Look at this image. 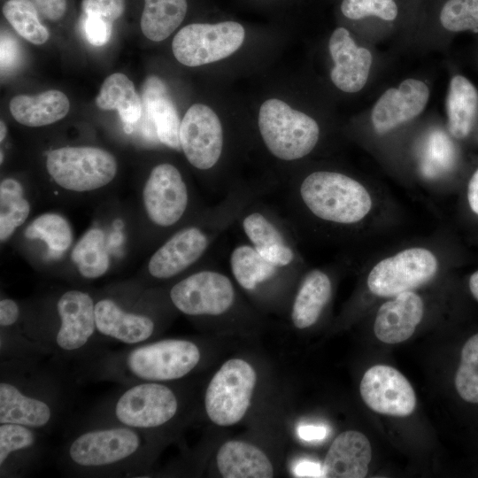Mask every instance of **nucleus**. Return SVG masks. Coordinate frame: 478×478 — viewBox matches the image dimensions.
Masks as SVG:
<instances>
[{"label":"nucleus","mask_w":478,"mask_h":478,"mask_svg":"<svg viewBox=\"0 0 478 478\" xmlns=\"http://www.w3.org/2000/svg\"><path fill=\"white\" fill-rule=\"evenodd\" d=\"M287 208L319 221L347 226L361 221L371 211L367 189L340 172L316 170L285 188Z\"/></svg>","instance_id":"1"},{"label":"nucleus","mask_w":478,"mask_h":478,"mask_svg":"<svg viewBox=\"0 0 478 478\" xmlns=\"http://www.w3.org/2000/svg\"><path fill=\"white\" fill-rule=\"evenodd\" d=\"M258 127L267 151L283 162L305 158L320 139V127L314 119L277 98L261 104Z\"/></svg>","instance_id":"2"},{"label":"nucleus","mask_w":478,"mask_h":478,"mask_svg":"<svg viewBox=\"0 0 478 478\" xmlns=\"http://www.w3.org/2000/svg\"><path fill=\"white\" fill-rule=\"evenodd\" d=\"M235 224L245 242L264 259L285 269L298 270L301 258L289 221L261 201L260 197L244 207Z\"/></svg>","instance_id":"3"},{"label":"nucleus","mask_w":478,"mask_h":478,"mask_svg":"<svg viewBox=\"0 0 478 478\" xmlns=\"http://www.w3.org/2000/svg\"><path fill=\"white\" fill-rule=\"evenodd\" d=\"M257 380L248 361L234 358L223 363L206 388L204 408L209 420L220 427L238 423L251 405Z\"/></svg>","instance_id":"4"},{"label":"nucleus","mask_w":478,"mask_h":478,"mask_svg":"<svg viewBox=\"0 0 478 478\" xmlns=\"http://www.w3.org/2000/svg\"><path fill=\"white\" fill-rule=\"evenodd\" d=\"M233 277L212 268L185 276L169 291L173 305L192 317L220 318L233 312L238 294Z\"/></svg>","instance_id":"5"},{"label":"nucleus","mask_w":478,"mask_h":478,"mask_svg":"<svg viewBox=\"0 0 478 478\" xmlns=\"http://www.w3.org/2000/svg\"><path fill=\"white\" fill-rule=\"evenodd\" d=\"M46 168L58 186L84 192L109 184L116 175L117 162L100 148L61 147L48 153Z\"/></svg>","instance_id":"6"},{"label":"nucleus","mask_w":478,"mask_h":478,"mask_svg":"<svg viewBox=\"0 0 478 478\" xmlns=\"http://www.w3.org/2000/svg\"><path fill=\"white\" fill-rule=\"evenodd\" d=\"M245 38L243 27L235 21L216 24L193 23L183 27L173 37L175 58L187 66H199L232 55Z\"/></svg>","instance_id":"7"},{"label":"nucleus","mask_w":478,"mask_h":478,"mask_svg":"<svg viewBox=\"0 0 478 478\" xmlns=\"http://www.w3.org/2000/svg\"><path fill=\"white\" fill-rule=\"evenodd\" d=\"M196 343L184 339H165L133 349L126 365L135 377L147 382H167L189 374L199 363Z\"/></svg>","instance_id":"8"},{"label":"nucleus","mask_w":478,"mask_h":478,"mask_svg":"<svg viewBox=\"0 0 478 478\" xmlns=\"http://www.w3.org/2000/svg\"><path fill=\"white\" fill-rule=\"evenodd\" d=\"M143 203L149 220L159 229L180 224L189 213L191 194L179 168L167 162L155 166L144 183Z\"/></svg>","instance_id":"9"},{"label":"nucleus","mask_w":478,"mask_h":478,"mask_svg":"<svg viewBox=\"0 0 478 478\" xmlns=\"http://www.w3.org/2000/svg\"><path fill=\"white\" fill-rule=\"evenodd\" d=\"M438 261L426 248L405 249L378 262L367 276L369 290L379 297H394L430 281Z\"/></svg>","instance_id":"10"},{"label":"nucleus","mask_w":478,"mask_h":478,"mask_svg":"<svg viewBox=\"0 0 478 478\" xmlns=\"http://www.w3.org/2000/svg\"><path fill=\"white\" fill-rule=\"evenodd\" d=\"M180 143L194 168L204 173L217 169L224 155L225 135L216 112L206 104H192L181 121Z\"/></svg>","instance_id":"11"},{"label":"nucleus","mask_w":478,"mask_h":478,"mask_svg":"<svg viewBox=\"0 0 478 478\" xmlns=\"http://www.w3.org/2000/svg\"><path fill=\"white\" fill-rule=\"evenodd\" d=\"M178 399L174 392L158 382L135 384L118 398L114 413L123 426L149 429L163 426L177 413Z\"/></svg>","instance_id":"12"},{"label":"nucleus","mask_w":478,"mask_h":478,"mask_svg":"<svg viewBox=\"0 0 478 478\" xmlns=\"http://www.w3.org/2000/svg\"><path fill=\"white\" fill-rule=\"evenodd\" d=\"M141 445L142 438L135 428L113 427L81 434L71 443L68 455L79 466L103 467L131 458Z\"/></svg>","instance_id":"13"},{"label":"nucleus","mask_w":478,"mask_h":478,"mask_svg":"<svg viewBox=\"0 0 478 478\" xmlns=\"http://www.w3.org/2000/svg\"><path fill=\"white\" fill-rule=\"evenodd\" d=\"M365 404L375 412L405 417L416 406V395L409 381L396 368L375 365L367 369L359 384Z\"/></svg>","instance_id":"14"},{"label":"nucleus","mask_w":478,"mask_h":478,"mask_svg":"<svg viewBox=\"0 0 478 478\" xmlns=\"http://www.w3.org/2000/svg\"><path fill=\"white\" fill-rule=\"evenodd\" d=\"M231 275L235 283L245 292L270 298L297 271L277 266L264 259L247 242L235 244L228 257Z\"/></svg>","instance_id":"15"},{"label":"nucleus","mask_w":478,"mask_h":478,"mask_svg":"<svg viewBox=\"0 0 478 478\" xmlns=\"http://www.w3.org/2000/svg\"><path fill=\"white\" fill-rule=\"evenodd\" d=\"M429 89L420 80L407 79L386 90L375 103L371 120L378 134H385L414 119L425 108Z\"/></svg>","instance_id":"16"},{"label":"nucleus","mask_w":478,"mask_h":478,"mask_svg":"<svg viewBox=\"0 0 478 478\" xmlns=\"http://www.w3.org/2000/svg\"><path fill=\"white\" fill-rule=\"evenodd\" d=\"M328 49L335 66L330 72L332 82L347 93L359 91L366 84L372 65V54L358 47L350 32L337 27L332 33Z\"/></svg>","instance_id":"17"},{"label":"nucleus","mask_w":478,"mask_h":478,"mask_svg":"<svg viewBox=\"0 0 478 478\" xmlns=\"http://www.w3.org/2000/svg\"><path fill=\"white\" fill-rule=\"evenodd\" d=\"M424 314L421 297L409 290L399 293L378 309L374 332L382 343L396 344L409 339Z\"/></svg>","instance_id":"18"},{"label":"nucleus","mask_w":478,"mask_h":478,"mask_svg":"<svg viewBox=\"0 0 478 478\" xmlns=\"http://www.w3.org/2000/svg\"><path fill=\"white\" fill-rule=\"evenodd\" d=\"M57 310L60 318L58 346L68 351L81 349L96 328L93 299L86 292L68 290L58 299Z\"/></svg>","instance_id":"19"},{"label":"nucleus","mask_w":478,"mask_h":478,"mask_svg":"<svg viewBox=\"0 0 478 478\" xmlns=\"http://www.w3.org/2000/svg\"><path fill=\"white\" fill-rule=\"evenodd\" d=\"M372 459L368 438L361 432L347 430L332 442L322 465L327 478H363Z\"/></svg>","instance_id":"20"},{"label":"nucleus","mask_w":478,"mask_h":478,"mask_svg":"<svg viewBox=\"0 0 478 478\" xmlns=\"http://www.w3.org/2000/svg\"><path fill=\"white\" fill-rule=\"evenodd\" d=\"M332 281L321 269H312L301 279L294 295L290 319L297 329L313 326L332 297Z\"/></svg>","instance_id":"21"},{"label":"nucleus","mask_w":478,"mask_h":478,"mask_svg":"<svg viewBox=\"0 0 478 478\" xmlns=\"http://www.w3.org/2000/svg\"><path fill=\"white\" fill-rule=\"evenodd\" d=\"M95 316L99 333L128 344L149 339L155 329L154 321L150 317L127 312L108 298L95 305Z\"/></svg>","instance_id":"22"},{"label":"nucleus","mask_w":478,"mask_h":478,"mask_svg":"<svg viewBox=\"0 0 478 478\" xmlns=\"http://www.w3.org/2000/svg\"><path fill=\"white\" fill-rule=\"evenodd\" d=\"M218 470L224 478H271L274 466L267 455L256 445L228 440L216 454Z\"/></svg>","instance_id":"23"},{"label":"nucleus","mask_w":478,"mask_h":478,"mask_svg":"<svg viewBox=\"0 0 478 478\" xmlns=\"http://www.w3.org/2000/svg\"><path fill=\"white\" fill-rule=\"evenodd\" d=\"M145 112L155 126L158 140L165 145L181 150V121L177 109L167 93L165 83L157 76H150L143 87Z\"/></svg>","instance_id":"24"},{"label":"nucleus","mask_w":478,"mask_h":478,"mask_svg":"<svg viewBox=\"0 0 478 478\" xmlns=\"http://www.w3.org/2000/svg\"><path fill=\"white\" fill-rule=\"evenodd\" d=\"M12 117L27 127H42L62 120L69 112L67 96L57 89L35 96L18 95L9 104Z\"/></svg>","instance_id":"25"},{"label":"nucleus","mask_w":478,"mask_h":478,"mask_svg":"<svg viewBox=\"0 0 478 478\" xmlns=\"http://www.w3.org/2000/svg\"><path fill=\"white\" fill-rule=\"evenodd\" d=\"M51 415L46 402L23 394L12 383H0V424L41 428L49 423Z\"/></svg>","instance_id":"26"},{"label":"nucleus","mask_w":478,"mask_h":478,"mask_svg":"<svg viewBox=\"0 0 478 478\" xmlns=\"http://www.w3.org/2000/svg\"><path fill=\"white\" fill-rule=\"evenodd\" d=\"M448 127L457 139L466 138L478 111V91L469 80L455 75L450 82L446 99Z\"/></svg>","instance_id":"27"},{"label":"nucleus","mask_w":478,"mask_h":478,"mask_svg":"<svg viewBox=\"0 0 478 478\" xmlns=\"http://www.w3.org/2000/svg\"><path fill=\"white\" fill-rule=\"evenodd\" d=\"M96 104L102 110L118 111L124 124L135 125L142 114V103L133 82L120 73L104 81Z\"/></svg>","instance_id":"28"},{"label":"nucleus","mask_w":478,"mask_h":478,"mask_svg":"<svg viewBox=\"0 0 478 478\" xmlns=\"http://www.w3.org/2000/svg\"><path fill=\"white\" fill-rule=\"evenodd\" d=\"M187 10V0H144L143 34L153 42L166 39L183 21Z\"/></svg>","instance_id":"29"},{"label":"nucleus","mask_w":478,"mask_h":478,"mask_svg":"<svg viewBox=\"0 0 478 478\" xmlns=\"http://www.w3.org/2000/svg\"><path fill=\"white\" fill-rule=\"evenodd\" d=\"M104 242V232L99 228H92L75 244L72 259L83 277L96 279L108 270L110 259Z\"/></svg>","instance_id":"30"},{"label":"nucleus","mask_w":478,"mask_h":478,"mask_svg":"<svg viewBox=\"0 0 478 478\" xmlns=\"http://www.w3.org/2000/svg\"><path fill=\"white\" fill-rule=\"evenodd\" d=\"M30 212L21 184L6 178L0 183V240L6 241L20 227Z\"/></svg>","instance_id":"31"},{"label":"nucleus","mask_w":478,"mask_h":478,"mask_svg":"<svg viewBox=\"0 0 478 478\" xmlns=\"http://www.w3.org/2000/svg\"><path fill=\"white\" fill-rule=\"evenodd\" d=\"M3 13L24 39L36 45L47 42L48 29L41 23L38 11L30 0H8L3 6Z\"/></svg>","instance_id":"32"},{"label":"nucleus","mask_w":478,"mask_h":478,"mask_svg":"<svg viewBox=\"0 0 478 478\" xmlns=\"http://www.w3.org/2000/svg\"><path fill=\"white\" fill-rule=\"evenodd\" d=\"M27 239L43 241L56 252L67 250L73 242V232L68 221L54 212L43 213L35 218L25 229Z\"/></svg>","instance_id":"33"},{"label":"nucleus","mask_w":478,"mask_h":478,"mask_svg":"<svg viewBox=\"0 0 478 478\" xmlns=\"http://www.w3.org/2000/svg\"><path fill=\"white\" fill-rule=\"evenodd\" d=\"M454 385L459 397L469 404H478V333L463 344Z\"/></svg>","instance_id":"34"},{"label":"nucleus","mask_w":478,"mask_h":478,"mask_svg":"<svg viewBox=\"0 0 478 478\" xmlns=\"http://www.w3.org/2000/svg\"><path fill=\"white\" fill-rule=\"evenodd\" d=\"M455 157V149L448 135L441 130L433 131L422 150L420 170L426 177L436 178L452 168Z\"/></svg>","instance_id":"35"},{"label":"nucleus","mask_w":478,"mask_h":478,"mask_svg":"<svg viewBox=\"0 0 478 478\" xmlns=\"http://www.w3.org/2000/svg\"><path fill=\"white\" fill-rule=\"evenodd\" d=\"M440 22L453 32L478 28V0H447L440 12Z\"/></svg>","instance_id":"36"},{"label":"nucleus","mask_w":478,"mask_h":478,"mask_svg":"<svg viewBox=\"0 0 478 478\" xmlns=\"http://www.w3.org/2000/svg\"><path fill=\"white\" fill-rule=\"evenodd\" d=\"M341 11L346 18L351 19L375 16L391 21L397 16L395 0H343Z\"/></svg>","instance_id":"37"},{"label":"nucleus","mask_w":478,"mask_h":478,"mask_svg":"<svg viewBox=\"0 0 478 478\" xmlns=\"http://www.w3.org/2000/svg\"><path fill=\"white\" fill-rule=\"evenodd\" d=\"M35 441V434L29 427L14 423L1 424L0 466H4L12 453L31 447Z\"/></svg>","instance_id":"38"},{"label":"nucleus","mask_w":478,"mask_h":478,"mask_svg":"<svg viewBox=\"0 0 478 478\" xmlns=\"http://www.w3.org/2000/svg\"><path fill=\"white\" fill-rule=\"evenodd\" d=\"M81 9L86 16H96L113 23L123 14L125 0H82Z\"/></svg>","instance_id":"39"},{"label":"nucleus","mask_w":478,"mask_h":478,"mask_svg":"<svg viewBox=\"0 0 478 478\" xmlns=\"http://www.w3.org/2000/svg\"><path fill=\"white\" fill-rule=\"evenodd\" d=\"M112 23L96 16H86L85 35L88 42L94 46H103L110 39Z\"/></svg>","instance_id":"40"},{"label":"nucleus","mask_w":478,"mask_h":478,"mask_svg":"<svg viewBox=\"0 0 478 478\" xmlns=\"http://www.w3.org/2000/svg\"><path fill=\"white\" fill-rule=\"evenodd\" d=\"M37 11L47 19H60L66 11V0H30Z\"/></svg>","instance_id":"41"},{"label":"nucleus","mask_w":478,"mask_h":478,"mask_svg":"<svg viewBox=\"0 0 478 478\" xmlns=\"http://www.w3.org/2000/svg\"><path fill=\"white\" fill-rule=\"evenodd\" d=\"M19 310L17 303L10 298L0 301V325L9 327L13 325L19 319Z\"/></svg>","instance_id":"42"},{"label":"nucleus","mask_w":478,"mask_h":478,"mask_svg":"<svg viewBox=\"0 0 478 478\" xmlns=\"http://www.w3.org/2000/svg\"><path fill=\"white\" fill-rule=\"evenodd\" d=\"M16 52V47L12 44V42L7 38L4 34L1 37V67L7 68L9 65L13 61V56Z\"/></svg>","instance_id":"43"},{"label":"nucleus","mask_w":478,"mask_h":478,"mask_svg":"<svg viewBox=\"0 0 478 478\" xmlns=\"http://www.w3.org/2000/svg\"><path fill=\"white\" fill-rule=\"evenodd\" d=\"M467 201L472 212L478 215V169L469 180L467 185Z\"/></svg>","instance_id":"44"},{"label":"nucleus","mask_w":478,"mask_h":478,"mask_svg":"<svg viewBox=\"0 0 478 478\" xmlns=\"http://www.w3.org/2000/svg\"><path fill=\"white\" fill-rule=\"evenodd\" d=\"M327 429L324 426H304L299 429L300 436L306 441H320L325 438Z\"/></svg>","instance_id":"45"},{"label":"nucleus","mask_w":478,"mask_h":478,"mask_svg":"<svg viewBox=\"0 0 478 478\" xmlns=\"http://www.w3.org/2000/svg\"><path fill=\"white\" fill-rule=\"evenodd\" d=\"M297 474L300 476L320 477L322 475V466L315 462H303L297 466Z\"/></svg>","instance_id":"46"},{"label":"nucleus","mask_w":478,"mask_h":478,"mask_svg":"<svg viewBox=\"0 0 478 478\" xmlns=\"http://www.w3.org/2000/svg\"><path fill=\"white\" fill-rule=\"evenodd\" d=\"M468 287L473 297L478 301V271L471 274Z\"/></svg>","instance_id":"47"},{"label":"nucleus","mask_w":478,"mask_h":478,"mask_svg":"<svg viewBox=\"0 0 478 478\" xmlns=\"http://www.w3.org/2000/svg\"><path fill=\"white\" fill-rule=\"evenodd\" d=\"M7 134V127L4 121L0 122V142H3Z\"/></svg>","instance_id":"48"},{"label":"nucleus","mask_w":478,"mask_h":478,"mask_svg":"<svg viewBox=\"0 0 478 478\" xmlns=\"http://www.w3.org/2000/svg\"><path fill=\"white\" fill-rule=\"evenodd\" d=\"M133 125L130 124H124V131L127 134H131L133 132Z\"/></svg>","instance_id":"49"},{"label":"nucleus","mask_w":478,"mask_h":478,"mask_svg":"<svg viewBox=\"0 0 478 478\" xmlns=\"http://www.w3.org/2000/svg\"><path fill=\"white\" fill-rule=\"evenodd\" d=\"M0 154H1V159H0V162H1V164H2V163H3V156H4L3 150H1V153H0Z\"/></svg>","instance_id":"50"}]
</instances>
